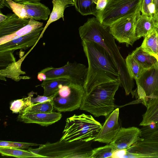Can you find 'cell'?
I'll return each instance as SVG.
<instances>
[{
  "label": "cell",
  "mask_w": 158,
  "mask_h": 158,
  "mask_svg": "<svg viewBox=\"0 0 158 158\" xmlns=\"http://www.w3.org/2000/svg\"><path fill=\"white\" fill-rule=\"evenodd\" d=\"M81 40H90L102 46L108 53L118 69L120 86L124 89L126 95L133 91V79L131 76L125 59L121 55L115 39L110 31L109 27L101 23L96 17L88 19L79 28Z\"/></svg>",
  "instance_id": "cell-1"
},
{
  "label": "cell",
  "mask_w": 158,
  "mask_h": 158,
  "mask_svg": "<svg viewBox=\"0 0 158 158\" xmlns=\"http://www.w3.org/2000/svg\"><path fill=\"white\" fill-rule=\"evenodd\" d=\"M81 42L88 64L83 85L86 94L102 84L120 81L118 69L106 49L93 41Z\"/></svg>",
  "instance_id": "cell-2"
},
{
  "label": "cell",
  "mask_w": 158,
  "mask_h": 158,
  "mask_svg": "<svg viewBox=\"0 0 158 158\" xmlns=\"http://www.w3.org/2000/svg\"><path fill=\"white\" fill-rule=\"evenodd\" d=\"M120 86V81L106 83L96 87L85 94L80 107L96 117L106 118L115 108L114 96Z\"/></svg>",
  "instance_id": "cell-3"
},
{
  "label": "cell",
  "mask_w": 158,
  "mask_h": 158,
  "mask_svg": "<svg viewBox=\"0 0 158 158\" xmlns=\"http://www.w3.org/2000/svg\"><path fill=\"white\" fill-rule=\"evenodd\" d=\"M93 141L60 140L54 143L41 144L38 148H30L28 150L48 158H91Z\"/></svg>",
  "instance_id": "cell-4"
},
{
  "label": "cell",
  "mask_w": 158,
  "mask_h": 158,
  "mask_svg": "<svg viewBox=\"0 0 158 158\" xmlns=\"http://www.w3.org/2000/svg\"><path fill=\"white\" fill-rule=\"evenodd\" d=\"M102 125L91 115L74 114L68 118L60 140L94 141Z\"/></svg>",
  "instance_id": "cell-5"
},
{
  "label": "cell",
  "mask_w": 158,
  "mask_h": 158,
  "mask_svg": "<svg viewBox=\"0 0 158 158\" xmlns=\"http://www.w3.org/2000/svg\"><path fill=\"white\" fill-rule=\"evenodd\" d=\"M139 140L127 149L134 158L158 157V123L143 126Z\"/></svg>",
  "instance_id": "cell-6"
},
{
  "label": "cell",
  "mask_w": 158,
  "mask_h": 158,
  "mask_svg": "<svg viewBox=\"0 0 158 158\" xmlns=\"http://www.w3.org/2000/svg\"><path fill=\"white\" fill-rule=\"evenodd\" d=\"M142 0H107L105 8L96 18L109 27L118 19L136 12L140 8Z\"/></svg>",
  "instance_id": "cell-7"
},
{
  "label": "cell",
  "mask_w": 158,
  "mask_h": 158,
  "mask_svg": "<svg viewBox=\"0 0 158 158\" xmlns=\"http://www.w3.org/2000/svg\"><path fill=\"white\" fill-rule=\"evenodd\" d=\"M137 88L131 93L132 98L146 107L151 99L158 98V63L146 70L136 81Z\"/></svg>",
  "instance_id": "cell-8"
},
{
  "label": "cell",
  "mask_w": 158,
  "mask_h": 158,
  "mask_svg": "<svg viewBox=\"0 0 158 158\" xmlns=\"http://www.w3.org/2000/svg\"><path fill=\"white\" fill-rule=\"evenodd\" d=\"M87 68L83 64L67 62L63 66L57 68H47L40 72L46 75V79L64 78L71 83L83 85L87 75Z\"/></svg>",
  "instance_id": "cell-9"
},
{
  "label": "cell",
  "mask_w": 158,
  "mask_h": 158,
  "mask_svg": "<svg viewBox=\"0 0 158 158\" xmlns=\"http://www.w3.org/2000/svg\"><path fill=\"white\" fill-rule=\"evenodd\" d=\"M140 13L139 8L135 13L118 19L109 27L110 33L115 40L120 43H125L127 46L133 45L137 40L135 25Z\"/></svg>",
  "instance_id": "cell-10"
},
{
  "label": "cell",
  "mask_w": 158,
  "mask_h": 158,
  "mask_svg": "<svg viewBox=\"0 0 158 158\" xmlns=\"http://www.w3.org/2000/svg\"><path fill=\"white\" fill-rule=\"evenodd\" d=\"M6 1L14 13L22 19L46 20L51 13L49 8L40 2H17L11 0Z\"/></svg>",
  "instance_id": "cell-11"
},
{
  "label": "cell",
  "mask_w": 158,
  "mask_h": 158,
  "mask_svg": "<svg viewBox=\"0 0 158 158\" xmlns=\"http://www.w3.org/2000/svg\"><path fill=\"white\" fill-rule=\"evenodd\" d=\"M52 102L54 109L60 112L72 111L80 108L85 94L83 86L74 84L71 93L59 96L56 94Z\"/></svg>",
  "instance_id": "cell-12"
},
{
  "label": "cell",
  "mask_w": 158,
  "mask_h": 158,
  "mask_svg": "<svg viewBox=\"0 0 158 158\" xmlns=\"http://www.w3.org/2000/svg\"><path fill=\"white\" fill-rule=\"evenodd\" d=\"M119 109L117 108L106 118V121L94 141L106 144L110 143L120 127L118 122Z\"/></svg>",
  "instance_id": "cell-13"
},
{
  "label": "cell",
  "mask_w": 158,
  "mask_h": 158,
  "mask_svg": "<svg viewBox=\"0 0 158 158\" xmlns=\"http://www.w3.org/2000/svg\"><path fill=\"white\" fill-rule=\"evenodd\" d=\"M44 27H41L32 32L6 43L0 45V52L12 53L19 49L25 50L35 45L41 37Z\"/></svg>",
  "instance_id": "cell-14"
},
{
  "label": "cell",
  "mask_w": 158,
  "mask_h": 158,
  "mask_svg": "<svg viewBox=\"0 0 158 158\" xmlns=\"http://www.w3.org/2000/svg\"><path fill=\"white\" fill-rule=\"evenodd\" d=\"M62 115L60 112H52L38 113L25 111L19 113L18 120L25 123H34L43 126H48L59 120Z\"/></svg>",
  "instance_id": "cell-15"
},
{
  "label": "cell",
  "mask_w": 158,
  "mask_h": 158,
  "mask_svg": "<svg viewBox=\"0 0 158 158\" xmlns=\"http://www.w3.org/2000/svg\"><path fill=\"white\" fill-rule=\"evenodd\" d=\"M141 134L140 129L137 127H121L110 143L115 149H127L139 140Z\"/></svg>",
  "instance_id": "cell-16"
},
{
  "label": "cell",
  "mask_w": 158,
  "mask_h": 158,
  "mask_svg": "<svg viewBox=\"0 0 158 158\" xmlns=\"http://www.w3.org/2000/svg\"><path fill=\"white\" fill-rule=\"evenodd\" d=\"M7 15V19L0 23V37L14 33L27 25L30 21V19L20 18L14 13Z\"/></svg>",
  "instance_id": "cell-17"
},
{
  "label": "cell",
  "mask_w": 158,
  "mask_h": 158,
  "mask_svg": "<svg viewBox=\"0 0 158 158\" xmlns=\"http://www.w3.org/2000/svg\"><path fill=\"white\" fill-rule=\"evenodd\" d=\"M53 8L47 23L42 31L41 37L48 27L52 23L60 18L64 20V13L65 9L69 5H74L75 0H53L52 1Z\"/></svg>",
  "instance_id": "cell-18"
},
{
  "label": "cell",
  "mask_w": 158,
  "mask_h": 158,
  "mask_svg": "<svg viewBox=\"0 0 158 158\" xmlns=\"http://www.w3.org/2000/svg\"><path fill=\"white\" fill-rule=\"evenodd\" d=\"M141 13L138 16L135 25V34L137 40L142 37H145L154 29H157L152 17Z\"/></svg>",
  "instance_id": "cell-19"
},
{
  "label": "cell",
  "mask_w": 158,
  "mask_h": 158,
  "mask_svg": "<svg viewBox=\"0 0 158 158\" xmlns=\"http://www.w3.org/2000/svg\"><path fill=\"white\" fill-rule=\"evenodd\" d=\"M43 25V23L30 19L29 23L17 31L12 34L0 37V45L30 33Z\"/></svg>",
  "instance_id": "cell-20"
},
{
  "label": "cell",
  "mask_w": 158,
  "mask_h": 158,
  "mask_svg": "<svg viewBox=\"0 0 158 158\" xmlns=\"http://www.w3.org/2000/svg\"><path fill=\"white\" fill-rule=\"evenodd\" d=\"M143 50L155 57L158 54V29H156L145 37L140 46Z\"/></svg>",
  "instance_id": "cell-21"
},
{
  "label": "cell",
  "mask_w": 158,
  "mask_h": 158,
  "mask_svg": "<svg viewBox=\"0 0 158 158\" xmlns=\"http://www.w3.org/2000/svg\"><path fill=\"white\" fill-rule=\"evenodd\" d=\"M146 107V110L143 115L140 126H147L158 123V98L150 100Z\"/></svg>",
  "instance_id": "cell-22"
},
{
  "label": "cell",
  "mask_w": 158,
  "mask_h": 158,
  "mask_svg": "<svg viewBox=\"0 0 158 158\" xmlns=\"http://www.w3.org/2000/svg\"><path fill=\"white\" fill-rule=\"evenodd\" d=\"M70 83L69 81L66 79L60 78L46 79L40 85L44 89L43 95L49 97L58 92L59 89L63 85H68Z\"/></svg>",
  "instance_id": "cell-23"
},
{
  "label": "cell",
  "mask_w": 158,
  "mask_h": 158,
  "mask_svg": "<svg viewBox=\"0 0 158 158\" xmlns=\"http://www.w3.org/2000/svg\"><path fill=\"white\" fill-rule=\"evenodd\" d=\"M131 54L146 70L151 68L158 63L157 60L155 57L143 50L140 46L136 48Z\"/></svg>",
  "instance_id": "cell-24"
},
{
  "label": "cell",
  "mask_w": 158,
  "mask_h": 158,
  "mask_svg": "<svg viewBox=\"0 0 158 158\" xmlns=\"http://www.w3.org/2000/svg\"><path fill=\"white\" fill-rule=\"evenodd\" d=\"M0 153L3 156H12L19 158L39 157L48 158L28 150L12 147H0Z\"/></svg>",
  "instance_id": "cell-25"
},
{
  "label": "cell",
  "mask_w": 158,
  "mask_h": 158,
  "mask_svg": "<svg viewBox=\"0 0 158 158\" xmlns=\"http://www.w3.org/2000/svg\"><path fill=\"white\" fill-rule=\"evenodd\" d=\"M98 0H75L74 6L77 11L83 15H92L97 17Z\"/></svg>",
  "instance_id": "cell-26"
},
{
  "label": "cell",
  "mask_w": 158,
  "mask_h": 158,
  "mask_svg": "<svg viewBox=\"0 0 158 158\" xmlns=\"http://www.w3.org/2000/svg\"><path fill=\"white\" fill-rule=\"evenodd\" d=\"M125 60L131 76L135 81H137L146 70L131 54L127 56Z\"/></svg>",
  "instance_id": "cell-27"
},
{
  "label": "cell",
  "mask_w": 158,
  "mask_h": 158,
  "mask_svg": "<svg viewBox=\"0 0 158 158\" xmlns=\"http://www.w3.org/2000/svg\"><path fill=\"white\" fill-rule=\"evenodd\" d=\"M27 97L14 100L11 103L10 110L15 113L24 112L32 103L31 96L28 94Z\"/></svg>",
  "instance_id": "cell-28"
},
{
  "label": "cell",
  "mask_w": 158,
  "mask_h": 158,
  "mask_svg": "<svg viewBox=\"0 0 158 158\" xmlns=\"http://www.w3.org/2000/svg\"><path fill=\"white\" fill-rule=\"evenodd\" d=\"M114 147L110 143L93 149L91 158H111L114 151Z\"/></svg>",
  "instance_id": "cell-29"
},
{
  "label": "cell",
  "mask_w": 158,
  "mask_h": 158,
  "mask_svg": "<svg viewBox=\"0 0 158 158\" xmlns=\"http://www.w3.org/2000/svg\"><path fill=\"white\" fill-rule=\"evenodd\" d=\"M54 109L52 102L50 101L32 104L24 112L48 113L52 112Z\"/></svg>",
  "instance_id": "cell-30"
},
{
  "label": "cell",
  "mask_w": 158,
  "mask_h": 158,
  "mask_svg": "<svg viewBox=\"0 0 158 158\" xmlns=\"http://www.w3.org/2000/svg\"><path fill=\"white\" fill-rule=\"evenodd\" d=\"M140 10L141 14L152 17L154 14L153 0H142Z\"/></svg>",
  "instance_id": "cell-31"
},
{
  "label": "cell",
  "mask_w": 158,
  "mask_h": 158,
  "mask_svg": "<svg viewBox=\"0 0 158 158\" xmlns=\"http://www.w3.org/2000/svg\"><path fill=\"white\" fill-rule=\"evenodd\" d=\"M36 143L20 142H14L6 141H0V147H12L19 148H29L31 146L40 145Z\"/></svg>",
  "instance_id": "cell-32"
},
{
  "label": "cell",
  "mask_w": 158,
  "mask_h": 158,
  "mask_svg": "<svg viewBox=\"0 0 158 158\" xmlns=\"http://www.w3.org/2000/svg\"><path fill=\"white\" fill-rule=\"evenodd\" d=\"M56 93L51 96L48 97L44 95L40 96L37 95V97L35 98L33 97L32 92L28 94L31 96V101L32 104H33L38 103L44 102L52 101Z\"/></svg>",
  "instance_id": "cell-33"
},
{
  "label": "cell",
  "mask_w": 158,
  "mask_h": 158,
  "mask_svg": "<svg viewBox=\"0 0 158 158\" xmlns=\"http://www.w3.org/2000/svg\"><path fill=\"white\" fill-rule=\"evenodd\" d=\"M16 2H40L41 0H11ZM6 6L10 9L8 4L6 0H0V9L3 8L4 6Z\"/></svg>",
  "instance_id": "cell-34"
},
{
  "label": "cell",
  "mask_w": 158,
  "mask_h": 158,
  "mask_svg": "<svg viewBox=\"0 0 158 158\" xmlns=\"http://www.w3.org/2000/svg\"><path fill=\"white\" fill-rule=\"evenodd\" d=\"M127 149H115L111 158H123L127 155Z\"/></svg>",
  "instance_id": "cell-35"
},
{
  "label": "cell",
  "mask_w": 158,
  "mask_h": 158,
  "mask_svg": "<svg viewBox=\"0 0 158 158\" xmlns=\"http://www.w3.org/2000/svg\"><path fill=\"white\" fill-rule=\"evenodd\" d=\"M107 3V0H98L96 3V9L98 11V14H98L103 10Z\"/></svg>",
  "instance_id": "cell-36"
},
{
  "label": "cell",
  "mask_w": 158,
  "mask_h": 158,
  "mask_svg": "<svg viewBox=\"0 0 158 158\" xmlns=\"http://www.w3.org/2000/svg\"><path fill=\"white\" fill-rule=\"evenodd\" d=\"M154 6V14L153 17L158 15V0H153Z\"/></svg>",
  "instance_id": "cell-37"
},
{
  "label": "cell",
  "mask_w": 158,
  "mask_h": 158,
  "mask_svg": "<svg viewBox=\"0 0 158 158\" xmlns=\"http://www.w3.org/2000/svg\"><path fill=\"white\" fill-rule=\"evenodd\" d=\"M37 79L40 81H44L46 79V75L44 73L40 72L38 74Z\"/></svg>",
  "instance_id": "cell-38"
},
{
  "label": "cell",
  "mask_w": 158,
  "mask_h": 158,
  "mask_svg": "<svg viewBox=\"0 0 158 158\" xmlns=\"http://www.w3.org/2000/svg\"><path fill=\"white\" fill-rule=\"evenodd\" d=\"M8 18L7 15H4L0 11V23H1L6 20Z\"/></svg>",
  "instance_id": "cell-39"
},
{
  "label": "cell",
  "mask_w": 158,
  "mask_h": 158,
  "mask_svg": "<svg viewBox=\"0 0 158 158\" xmlns=\"http://www.w3.org/2000/svg\"><path fill=\"white\" fill-rule=\"evenodd\" d=\"M156 27L158 29V15L156 16L152 17Z\"/></svg>",
  "instance_id": "cell-40"
},
{
  "label": "cell",
  "mask_w": 158,
  "mask_h": 158,
  "mask_svg": "<svg viewBox=\"0 0 158 158\" xmlns=\"http://www.w3.org/2000/svg\"><path fill=\"white\" fill-rule=\"evenodd\" d=\"M157 60L158 61V56H157Z\"/></svg>",
  "instance_id": "cell-41"
}]
</instances>
